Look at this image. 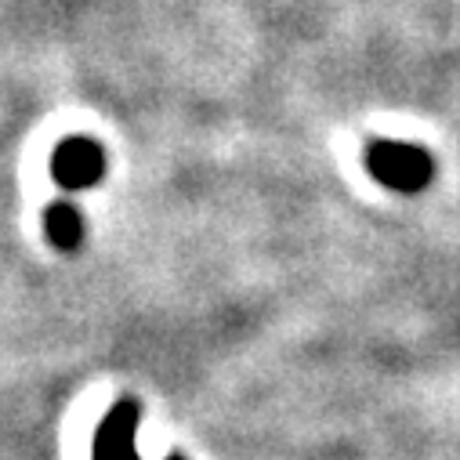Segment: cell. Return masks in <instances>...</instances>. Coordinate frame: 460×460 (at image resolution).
<instances>
[{
    "label": "cell",
    "mask_w": 460,
    "mask_h": 460,
    "mask_svg": "<svg viewBox=\"0 0 460 460\" xmlns=\"http://www.w3.org/2000/svg\"><path fill=\"white\" fill-rule=\"evenodd\" d=\"M367 171L392 192H420L435 178V160L420 146L377 138L367 149Z\"/></svg>",
    "instance_id": "1"
},
{
    "label": "cell",
    "mask_w": 460,
    "mask_h": 460,
    "mask_svg": "<svg viewBox=\"0 0 460 460\" xmlns=\"http://www.w3.org/2000/svg\"><path fill=\"white\" fill-rule=\"evenodd\" d=\"M51 178L66 192H84L94 189L105 178V149L91 135H73L62 138L58 149L51 153Z\"/></svg>",
    "instance_id": "2"
},
{
    "label": "cell",
    "mask_w": 460,
    "mask_h": 460,
    "mask_svg": "<svg viewBox=\"0 0 460 460\" xmlns=\"http://www.w3.org/2000/svg\"><path fill=\"white\" fill-rule=\"evenodd\" d=\"M44 233H48V243L58 247V251H76L84 243V214L76 203L69 199H58L44 210Z\"/></svg>",
    "instance_id": "4"
},
{
    "label": "cell",
    "mask_w": 460,
    "mask_h": 460,
    "mask_svg": "<svg viewBox=\"0 0 460 460\" xmlns=\"http://www.w3.org/2000/svg\"><path fill=\"white\" fill-rule=\"evenodd\" d=\"M164 460H185V456H181V453H171V456H164Z\"/></svg>",
    "instance_id": "5"
},
{
    "label": "cell",
    "mask_w": 460,
    "mask_h": 460,
    "mask_svg": "<svg viewBox=\"0 0 460 460\" xmlns=\"http://www.w3.org/2000/svg\"><path fill=\"white\" fill-rule=\"evenodd\" d=\"M138 417L142 406L135 399H120L112 406L98 431H94V446H91V460H142L138 456Z\"/></svg>",
    "instance_id": "3"
}]
</instances>
